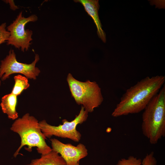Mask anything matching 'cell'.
I'll return each mask as SVG.
<instances>
[{"label": "cell", "mask_w": 165, "mask_h": 165, "mask_svg": "<svg viewBox=\"0 0 165 165\" xmlns=\"http://www.w3.org/2000/svg\"><path fill=\"white\" fill-rule=\"evenodd\" d=\"M165 76L146 77L127 89L112 115L115 117L139 113L143 110L164 84Z\"/></svg>", "instance_id": "obj_1"}, {"label": "cell", "mask_w": 165, "mask_h": 165, "mask_svg": "<svg viewBox=\"0 0 165 165\" xmlns=\"http://www.w3.org/2000/svg\"><path fill=\"white\" fill-rule=\"evenodd\" d=\"M141 130L151 144L165 136V86L152 99L144 110Z\"/></svg>", "instance_id": "obj_2"}, {"label": "cell", "mask_w": 165, "mask_h": 165, "mask_svg": "<svg viewBox=\"0 0 165 165\" xmlns=\"http://www.w3.org/2000/svg\"><path fill=\"white\" fill-rule=\"evenodd\" d=\"M10 130L18 134L21 139L20 146L14 153L16 157L19 154L21 148L26 146L25 148L29 152L32 151L33 147H36L37 152L41 155L46 154L52 150L46 143V138L42 133L38 120L28 113L24 114L21 118L16 119L12 124Z\"/></svg>", "instance_id": "obj_3"}, {"label": "cell", "mask_w": 165, "mask_h": 165, "mask_svg": "<svg viewBox=\"0 0 165 165\" xmlns=\"http://www.w3.org/2000/svg\"><path fill=\"white\" fill-rule=\"evenodd\" d=\"M67 80L72 97L79 105H81L88 112H93L103 101L101 89L95 82L79 81L69 73Z\"/></svg>", "instance_id": "obj_4"}, {"label": "cell", "mask_w": 165, "mask_h": 165, "mask_svg": "<svg viewBox=\"0 0 165 165\" xmlns=\"http://www.w3.org/2000/svg\"><path fill=\"white\" fill-rule=\"evenodd\" d=\"M88 112L82 106L79 114L72 121L69 122L66 119L62 120V124L58 126L51 125L45 120L39 122L40 129L44 136L47 138L55 136L63 138H68L75 142H79L81 134L76 129V127L85 122L88 117Z\"/></svg>", "instance_id": "obj_5"}, {"label": "cell", "mask_w": 165, "mask_h": 165, "mask_svg": "<svg viewBox=\"0 0 165 165\" xmlns=\"http://www.w3.org/2000/svg\"><path fill=\"white\" fill-rule=\"evenodd\" d=\"M37 20L38 17L34 14L25 17L23 16L22 11L21 12L15 20L7 28V31L10 33L7 41V45L20 48L23 52L28 50L31 44L30 42L32 40L33 32L28 29L25 30V26L28 23L35 22Z\"/></svg>", "instance_id": "obj_6"}, {"label": "cell", "mask_w": 165, "mask_h": 165, "mask_svg": "<svg viewBox=\"0 0 165 165\" xmlns=\"http://www.w3.org/2000/svg\"><path fill=\"white\" fill-rule=\"evenodd\" d=\"M39 60V55L36 54L34 61L30 64L18 62L13 50L11 49L9 54L1 61L0 78L2 81L9 78L10 75L14 73H20L28 79L35 80L40 71L35 67Z\"/></svg>", "instance_id": "obj_7"}, {"label": "cell", "mask_w": 165, "mask_h": 165, "mask_svg": "<svg viewBox=\"0 0 165 165\" xmlns=\"http://www.w3.org/2000/svg\"><path fill=\"white\" fill-rule=\"evenodd\" d=\"M50 141L52 150L62 157L67 165H79L80 160L88 155L87 149L82 144L75 146L64 143L56 138L51 139Z\"/></svg>", "instance_id": "obj_8"}, {"label": "cell", "mask_w": 165, "mask_h": 165, "mask_svg": "<svg viewBox=\"0 0 165 165\" xmlns=\"http://www.w3.org/2000/svg\"><path fill=\"white\" fill-rule=\"evenodd\" d=\"M75 2L81 3L85 10L93 20L96 25L97 33L99 37L104 43L106 42V34L102 29V25L99 18L98 11L100 6L98 0H77Z\"/></svg>", "instance_id": "obj_9"}, {"label": "cell", "mask_w": 165, "mask_h": 165, "mask_svg": "<svg viewBox=\"0 0 165 165\" xmlns=\"http://www.w3.org/2000/svg\"><path fill=\"white\" fill-rule=\"evenodd\" d=\"M17 96L11 93L3 97L0 105L3 112L6 114L9 119H16L18 117L16 111Z\"/></svg>", "instance_id": "obj_10"}, {"label": "cell", "mask_w": 165, "mask_h": 165, "mask_svg": "<svg viewBox=\"0 0 165 165\" xmlns=\"http://www.w3.org/2000/svg\"><path fill=\"white\" fill-rule=\"evenodd\" d=\"M26 165H67L62 157L57 152L52 150L46 154L41 155L39 158L32 160Z\"/></svg>", "instance_id": "obj_11"}, {"label": "cell", "mask_w": 165, "mask_h": 165, "mask_svg": "<svg viewBox=\"0 0 165 165\" xmlns=\"http://www.w3.org/2000/svg\"><path fill=\"white\" fill-rule=\"evenodd\" d=\"M15 84L11 93L17 96L20 95L22 91L28 88L30 84L28 78L25 76L18 75L14 76Z\"/></svg>", "instance_id": "obj_12"}, {"label": "cell", "mask_w": 165, "mask_h": 165, "mask_svg": "<svg viewBox=\"0 0 165 165\" xmlns=\"http://www.w3.org/2000/svg\"><path fill=\"white\" fill-rule=\"evenodd\" d=\"M116 165H142V160L133 156H129L127 159H121Z\"/></svg>", "instance_id": "obj_13"}, {"label": "cell", "mask_w": 165, "mask_h": 165, "mask_svg": "<svg viewBox=\"0 0 165 165\" xmlns=\"http://www.w3.org/2000/svg\"><path fill=\"white\" fill-rule=\"evenodd\" d=\"M6 23H3L0 25V45L7 41L10 33L6 29Z\"/></svg>", "instance_id": "obj_14"}, {"label": "cell", "mask_w": 165, "mask_h": 165, "mask_svg": "<svg viewBox=\"0 0 165 165\" xmlns=\"http://www.w3.org/2000/svg\"><path fill=\"white\" fill-rule=\"evenodd\" d=\"M156 164L157 161L153 152L147 154L142 160V165H156Z\"/></svg>", "instance_id": "obj_15"}, {"label": "cell", "mask_w": 165, "mask_h": 165, "mask_svg": "<svg viewBox=\"0 0 165 165\" xmlns=\"http://www.w3.org/2000/svg\"><path fill=\"white\" fill-rule=\"evenodd\" d=\"M1 85V81L0 80V86Z\"/></svg>", "instance_id": "obj_16"}]
</instances>
